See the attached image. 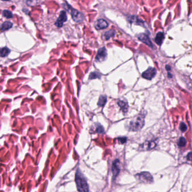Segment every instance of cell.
<instances>
[{
    "mask_svg": "<svg viewBox=\"0 0 192 192\" xmlns=\"http://www.w3.org/2000/svg\"><path fill=\"white\" fill-rule=\"evenodd\" d=\"M144 113H140L135 116L127 124L126 128L129 131H137L141 130L144 125Z\"/></svg>",
    "mask_w": 192,
    "mask_h": 192,
    "instance_id": "obj_1",
    "label": "cell"
},
{
    "mask_svg": "<svg viewBox=\"0 0 192 192\" xmlns=\"http://www.w3.org/2000/svg\"><path fill=\"white\" fill-rule=\"evenodd\" d=\"M75 182L77 189L79 192H89V187L85 177L78 169L75 174Z\"/></svg>",
    "mask_w": 192,
    "mask_h": 192,
    "instance_id": "obj_2",
    "label": "cell"
},
{
    "mask_svg": "<svg viewBox=\"0 0 192 192\" xmlns=\"http://www.w3.org/2000/svg\"><path fill=\"white\" fill-rule=\"evenodd\" d=\"M136 179L140 182L144 183H151L153 182L151 174L148 172H142L136 175Z\"/></svg>",
    "mask_w": 192,
    "mask_h": 192,
    "instance_id": "obj_3",
    "label": "cell"
},
{
    "mask_svg": "<svg viewBox=\"0 0 192 192\" xmlns=\"http://www.w3.org/2000/svg\"><path fill=\"white\" fill-rule=\"evenodd\" d=\"M70 9H69H69H67L69 12H70V14L72 16L73 20L77 23H79L83 20L84 16L81 13L79 12L78 11L73 9L70 6Z\"/></svg>",
    "mask_w": 192,
    "mask_h": 192,
    "instance_id": "obj_4",
    "label": "cell"
},
{
    "mask_svg": "<svg viewBox=\"0 0 192 192\" xmlns=\"http://www.w3.org/2000/svg\"><path fill=\"white\" fill-rule=\"evenodd\" d=\"M157 141H146L143 143L139 147L140 151H149L155 148L157 146Z\"/></svg>",
    "mask_w": 192,
    "mask_h": 192,
    "instance_id": "obj_5",
    "label": "cell"
},
{
    "mask_svg": "<svg viewBox=\"0 0 192 192\" xmlns=\"http://www.w3.org/2000/svg\"><path fill=\"white\" fill-rule=\"evenodd\" d=\"M156 73V70L155 68L149 67L147 70L143 73L141 76L143 78L146 79L147 80H151L152 78H153L155 76Z\"/></svg>",
    "mask_w": 192,
    "mask_h": 192,
    "instance_id": "obj_6",
    "label": "cell"
},
{
    "mask_svg": "<svg viewBox=\"0 0 192 192\" xmlns=\"http://www.w3.org/2000/svg\"><path fill=\"white\" fill-rule=\"evenodd\" d=\"M67 15L66 14L65 11H61L59 18L56 21V26L58 28L62 27L64 23L67 20Z\"/></svg>",
    "mask_w": 192,
    "mask_h": 192,
    "instance_id": "obj_7",
    "label": "cell"
},
{
    "mask_svg": "<svg viewBox=\"0 0 192 192\" xmlns=\"http://www.w3.org/2000/svg\"><path fill=\"white\" fill-rule=\"evenodd\" d=\"M107 56V53L105 47H102L98 51L96 57V60L97 61H98V62L103 61L105 60Z\"/></svg>",
    "mask_w": 192,
    "mask_h": 192,
    "instance_id": "obj_8",
    "label": "cell"
},
{
    "mask_svg": "<svg viewBox=\"0 0 192 192\" xmlns=\"http://www.w3.org/2000/svg\"><path fill=\"white\" fill-rule=\"evenodd\" d=\"M120 161L119 160H115L113 162L112 166V172L114 178L115 179L116 177L119 175L120 172Z\"/></svg>",
    "mask_w": 192,
    "mask_h": 192,
    "instance_id": "obj_9",
    "label": "cell"
},
{
    "mask_svg": "<svg viewBox=\"0 0 192 192\" xmlns=\"http://www.w3.org/2000/svg\"><path fill=\"white\" fill-rule=\"evenodd\" d=\"M108 24L106 20L103 19H99L96 21L95 26L96 29L101 30V29H105L108 26Z\"/></svg>",
    "mask_w": 192,
    "mask_h": 192,
    "instance_id": "obj_10",
    "label": "cell"
},
{
    "mask_svg": "<svg viewBox=\"0 0 192 192\" xmlns=\"http://www.w3.org/2000/svg\"><path fill=\"white\" fill-rule=\"evenodd\" d=\"M138 38L141 42L146 44L147 45H149L151 47H153V45L149 37L147 35L144 34H141L138 36Z\"/></svg>",
    "mask_w": 192,
    "mask_h": 192,
    "instance_id": "obj_11",
    "label": "cell"
},
{
    "mask_svg": "<svg viewBox=\"0 0 192 192\" xmlns=\"http://www.w3.org/2000/svg\"><path fill=\"white\" fill-rule=\"evenodd\" d=\"M117 103H118L119 106L120 107V108H121V110L123 111L124 113H125L128 111L129 106H128V104L127 102H125V101H119Z\"/></svg>",
    "mask_w": 192,
    "mask_h": 192,
    "instance_id": "obj_12",
    "label": "cell"
},
{
    "mask_svg": "<svg viewBox=\"0 0 192 192\" xmlns=\"http://www.w3.org/2000/svg\"><path fill=\"white\" fill-rule=\"evenodd\" d=\"M164 39V34L162 32H159L157 34L155 38V42L158 45H161Z\"/></svg>",
    "mask_w": 192,
    "mask_h": 192,
    "instance_id": "obj_13",
    "label": "cell"
},
{
    "mask_svg": "<svg viewBox=\"0 0 192 192\" xmlns=\"http://www.w3.org/2000/svg\"><path fill=\"white\" fill-rule=\"evenodd\" d=\"M12 26V24L10 21H5L1 26V30L5 31L10 29Z\"/></svg>",
    "mask_w": 192,
    "mask_h": 192,
    "instance_id": "obj_14",
    "label": "cell"
},
{
    "mask_svg": "<svg viewBox=\"0 0 192 192\" xmlns=\"http://www.w3.org/2000/svg\"><path fill=\"white\" fill-rule=\"evenodd\" d=\"M10 49H9L7 47H4L0 48V57H6L10 53Z\"/></svg>",
    "mask_w": 192,
    "mask_h": 192,
    "instance_id": "obj_15",
    "label": "cell"
},
{
    "mask_svg": "<svg viewBox=\"0 0 192 192\" xmlns=\"http://www.w3.org/2000/svg\"><path fill=\"white\" fill-rule=\"evenodd\" d=\"M107 102V97L106 96H101L99 98L98 105L99 107H103Z\"/></svg>",
    "mask_w": 192,
    "mask_h": 192,
    "instance_id": "obj_16",
    "label": "cell"
},
{
    "mask_svg": "<svg viewBox=\"0 0 192 192\" xmlns=\"http://www.w3.org/2000/svg\"><path fill=\"white\" fill-rule=\"evenodd\" d=\"M187 144V141L184 137H180L177 141V145L180 147L185 146Z\"/></svg>",
    "mask_w": 192,
    "mask_h": 192,
    "instance_id": "obj_17",
    "label": "cell"
},
{
    "mask_svg": "<svg viewBox=\"0 0 192 192\" xmlns=\"http://www.w3.org/2000/svg\"><path fill=\"white\" fill-rule=\"evenodd\" d=\"M101 75L98 72H92L91 73L89 76V79H97V78H100Z\"/></svg>",
    "mask_w": 192,
    "mask_h": 192,
    "instance_id": "obj_18",
    "label": "cell"
},
{
    "mask_svg": "<svg viewBox=\"0 0 192 192\" xmlns=\"http://www.w3.org/2000/svg\"><path fill=\"white\" fill-rule=\"evenodd\" d=\"M3 16L7 19H10L13 17L12 14L9 10H4L3 12Z\"/></svg>",
    "mask_w": 192,
    "mask_h": 192,
    "instance_id": "obj_19",
    "label": "cell"
},
{
    "mask_svg": "<svg viewBox=\"0 0 192 192\" xmlns=\"http://www.w3.org/2000/svg\"><path fill=\"white\" fill-rule=\"evenodd\" d=\"M115 34V33L112 31H110V32H106V33L105 34V39L106 40H108V39H110L111 37L114 36Z\"/></svg>",
    "mask_w": 192,
    "mask_h": 192,
    "instance_id": "obj_20",
    "label": "cell"
},
{
    "mask_svg": "<svg viewBox=\"0 0 192 192\" xmlns=\"http://www.w3.org/2000/svg\"><path fill=\"white\" fill-rule=\"evenodd\" d=\"M96 131L98 133H103L104 132V129L103 126L101 125H98V126H96Z\"/></svg>",
    "mask_w": 192,
    "mask_h": 192,
    "instance_id": "obj_21",
    "label": "cell"
},
{
    "mask_svg": "<svg viewBox=\"0 0 192 192\" xmlns=\"http://www.w3.org/2000/svg\"><path fill=\"white\" fill-rule=\"evenodd\" d=\"M180 129L182 132H185V131H187V129H188L187 125L184 122H182L180 124Z\"/></svg>",
    "mask_w": 192,
    "mask_h": 192,
    "instance_id": "obj_22",
    "label": "cell"
},
{
    "mask_svg": "<svg viewBox=\"0 0 192 192\" xmlns=\"http://www.w3.org/2000/svg\"><path fill=\"white\" fill-rule=\"evenodd\" d=\"M119 140V142L121 144H123L125 143L126 141V138L125 137H121V138H118Z\"/></svg>",
    "mask_w": 192,
    "mask_h": 192,
    "instance_id": "obj_23",
    "label": "cell"
},
{
    "mask_svg": "<svg viewBox=\"0 0 192 192\" xmlns=\"http://www.w3.org/2000/svg\"><path fill=\"white\" fill-rule=\"evenodd\" d=\"M187 160L188 161H192V152H189L188 155H187Z\"/></svg>",
    "mask_w": 192,
    "mask_h": 192,
    "instance_id": "obj_24",
    "label": "cell"
},
{
    "mask_svg": "<svg viewBox=\"0 0 192 192\" xmlns=\"http://www.w3.org/2000/svg\"><path fill=\"white\" fill-rule=\"evenodd\" d=\"M165 67H166V69L168 71L171 70V67H170V66L166 65Z\"/></svg>",
    "mask_w": 192,
    "mask_h": 192,
    "instance_id": "obj_25",
    "label": "cell"
},
{
    "mask_svg": "<svg viewBox=\"0 0 192 192\" xmlns=\"http://www.w3.org/2000/svg\"><path fill=\"white\" fill-rule=\"evenodd\" d=\"M2 1H10V0H2Z\"/></svg>",
    "mask_w": 192,
    "mask_h": 192,
    "instance_id": "obj_26",
    "label": "cell"
}]
</instances>
